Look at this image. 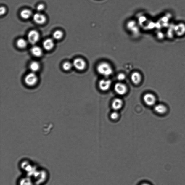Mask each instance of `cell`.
<instances>
[{
    "label": "cell",
    "mask_w": 185,
    "mask_h": 185,
    "mask_svg": "<svg viewBox=\"0 0 185 185\" xmlns=\"http://www.w3.org/2000/svg\"><path fill=\"white\" fill-rule=\"evenodd\" d=\"M96 70L99 74L106 77L110 76L113 72L112 65L106 61H102L98 63Z\"/></svg>",
    "instance_id": "cell-1"
},
{
    "label": "cell",
    "mask_w": 185,
    "mask_h": 185,
    "mask_svg": "<svg viewBox=\"0 0 185 185\" xmlns=\"http://www.w3.org/2000/svg\"><path fill=\"white\" fill-rule=\"evenodd\" d=\"M73 66L76 70L80 71H82L86 68V62L84 59L81 58L75 59L73 62Z\"/></svg>",
    "instance_id": "cell-2"
},
{
    "label": "cell",
    "mask_w": 185,
    "mask_h": 185,
    "mask_svg": "<svg viewBox=\"0 0 185 185\" xmlns=\"http://www.w3.org/2000/svg\"><path fill=\"white\" fill-rule=\"evenodd\" d=\"M40 34L36 30H31L28 34V41L32 45H35L40 40Z\"/></svg>",
    "instance_id": "cell-3"
},
{
    "label": "cell",
    "mask_w": 185,
    "mask_h": 185,
    "mask_svg": "<svg viewBox=\"0 0 185 185\" xmlns=\"http://www.w3.org/2000/svg\"><path fill=\"white\" fill-rule=\"evenodd\" d=\"M38 81V78L37 75L32 72L29 73L25 78V83L28 86H33L36 84Z\"/></svg>",
    "instance_id": "cell-4"
},
{
    "label": "cell",
    "mask_w": 185,
    "mask_h": 185,
    "mask_svg": "<svg viewBox=\"0 0 185 185\" xmlns=\"http://www.w3.org/2000/svg\"><path fill=\"white\" fill-rule=\"evenodd\" d=\"M144 102L147 105L153 106L155 105L156 102V98L154 95L150 93H147L144 96Z\"/></svg>",
    "instance_id": "cell-5"
},
{
    "label": "cell",
    "mask_w": 185,
    "mask_h": 185,
    "mask_svg": "<svg viewBox=\"0 0 185 185\" xmlns=\"http://www.w3.org/2000/svg\"><path fill=\"white\" fill-rule=\"evenodd\" d=\"M114 90L115 92L120 95L125 94L127 91V86L122 83H116L114 86Z\"/></svg>",
    "instance_id": "cell-6"
},
{
    "label": "cell",
    "mask_w": 185,
    "mask_h": 185,
    "mask_svg": "<svg viewBox=\"0 0 185 185\" xmlns=\"http://www.w3.org/2000/svg\"><path fill=\"white\" fill-rule=\"evenodd\" d=\"M33 20L36 23L42 25L46 22V18L44 15L41 13H36L33 16Z\"/></svg>",
    "instance_id": "cell-7"
},
{
    "label": "cell",
    "mask_w": 185,
    "mask_h": 185,
    "mask_svg": "<svg viewBox=\"0 0 185 185\" xmlns=\"http://www.w3.org/2000/svg\"><path fill=\"white\" fill-rule=\"evenodd\" d=\"M111 84L110 80L102 79L99 81V87L101 90L103 91H106L110 88Z\"/></svg>",
    "instance_id": "cell-8"
},
{
    "label": "cell",
    "mask_w": 185,
    "mask_h": 185,
    "mask_svg": "<svg viewBox=\"0 0 185 185\" xmlns=\"http://www.w3.org/2000/svg\"><path fill=\"white\" fill-rule=\"evenodd\" d=\"M154 110L157 113L160 115H164L168 111V108L164 104H158L155 105Z\"/></svg>",
    "instance_id": "cell-9"
},
{
    "label": "cell",
    "mask_w": 185,
    "mask_h": 185,
    "mask_svg": "<svg viewBox=\"0 0 185 185\" xmlns=\"http://www.w3.org/2000/svg\"><path fill=\"white\" fill-rule=\"evenodd\" d=\"M54 46L53 39L48 38L44 41L43 43V46L44 49L47 51H50L53 48Z\"/></svg>",
    "instance_id": "cell-10"
},
{
    "label": "cell",
    "mask_w": 185,
    "mask_h": 185,
    "mask_svg": "<svg viewBox=\"0 0 185 185\" xmlns=\"http://www.w3.org/2000/svg\"><path fill=\"white\" fill-rule=\"evenodd\" d=\"M131 79L134 84H138L141 81V74L138 72H134L131 75Z\"/></svg>",
    "instance_id": "cell-11"
},
{
    "label": "cell",
    "mask_w": 185,
    "mask_h": 185,
    "mask_svg": "<svg viewBox=\"0 0 185 185\" xmlns=\"http://www.w3.org/2000/svg\"><path fill=\"white\" fill-rule=\"evenodd\" d=\"M123 104V102L122 100L119 99H116L113 101L112 107L114 110H117L122 108Z\"/></svg>",
    "instance_id": "cell-12"
},
{
    "label": "cell",
    "mask_w": 185,
    "mask_h": 185,
    "mask_svg": "<svg viewBox=\"0 0 185 185\" xmlns=\"http://www.w3.org/2000/svg\"><path fill=\"white\" fill-rule=\"evenodd\" d=\"M31 52L34 56L37 57H41L43 54L42 49L40 47L37 46L32 47L31 49Z\"/></svg>",
    "instance_id": "cell-13"
},
{
    "label": "cell",
    "mask_w": 185,
    "mask_h": 185,
    "mask_svg": "<svg viewBox=\"0 0 185 185\" xmlns=\"http://www.w3.org/2000/svg\"><path fill=\"white\" fill-rule=\"evenodd\" d=\"M32 12L30 10L24 9L21 12V17L24 19H28L32 16Z\"/></svg>",
    "instance_id": "cell-14"
},
{
    "label": "cell",
    "mask_w": 185,
    "mask_h": 185,
    "mask_svg": "<svg viewBox=\"0 0 185 185\" xmlns=\"http://www.w3.org/2000/svg\"><path fill=\"white\" fill-rule=\"evenodd\" d=\"M27 41L23 38L19 39L16 42V45L18 47L21 49L25 48L27 46Z\"/></svg>",
    "instance_id": "cell-15"
},
{
    "label": "cell",
    "mask_w": 185,
    "mask_h": 185,
    "mask_svg": "<svg viewBox=\"0 0 185 185\" xmlns=\"http://www.w3.org/2000/svg\"><path fill=\"white\" fill-rule=\"evenodd\" d=\"M30 68L33 73L38 71L40 69V65L38 62L33 61L31 62L30 65Z\"/></svg>",
    "instance_id": "cell-16"
},
{
    "label": "cell",
    "mask_w": 185,
    "mask_h": 185,
    "mask_svg": "<svg viewBox=\"0 0 185 185\" xmlns=\"http://www.w3.org/2000/svg\"><path fill=\"white\" fill-rule=\"evenodd\" d=\"M63 32L59 30L56 31L54 33L53 36V38L55 40H60L63 37Z\"/></svg>",
    "instance_id": "cell-17"
},
{
    "label": "cell",
    "mask_w": 185,
    "mask_h": 185,
    "mask_svg": "<svg viewBox=\"0 0 185 185\" xmlns=\"http://www.w3.org/2000/svg\"><path fill=\"white\" fill-rule=\"evenodd\" d=\"M73 66V65L70 62H65L63 65V68L65 71H68L71 69Z\"/></svg>",
    "instance_id": "cell-18"
},
{
    "label": "cell",
    "mask_w": 185,
    "mask_h": 185,
    "mask_svg": "<svg viewBox=\"0 0 185 185\" xmlns=\"http://www.w3.org/2000/svg\"><path fill=\"white\" fill-rule=\"evenodd\" d=\"M117 79L119 81H123L126 78L125 74L123 73H120L118 74L117 76Z\"/></svg>",
    "instance_id": "cell-19"
},
{
    "label": "cell",
    "mask_w": 185,
    "mask_h": 185,
    "mask_svg": "<svg viewBox=\"0 0 185 185\" xmlns=\"http://www.w3.org/2000/svg\"><path fill=\"white\" fill-rule=\"evenodd\" d=\"M119 117V115L117 112H113L110 115V117L112 120H116Z\"/></svg>",
    "instance_id": "cell-20"
},
{
    "label": "cell",
    "mask_w": 185,
    "mask_h": 185,
    "mask_svg": "<svg viewBox=\"0 0 185 185\" xmlns=\"http://www.w3.org/2000/svg\"><path fill=\"white\" fill-rule=\"evenodd\" d=\"M44 9H45V6L42 4L38 5L37 7V11H42L44 10Z\"/></svg>",
    "instance_id": "cell-21"
},
{
    "label": "cell",
    "mask_w": 185,
    "mask_h": 185,
    "mask_svg": "<svg viewBox=\"0 0 185 185\" xmlns=\"http://www.w3.org/2000/svg\"><path fill=\"white\" fill-rule=\"evenodd\" d=\"M0 13H1V15H3L5 14L6 12V9L4 7H1V9H0Z\"/></svg>",
    "instance_id": "cell-22"
},
{
    "label": "cell",
    "mask_w": 185,
    "mask_h": 185,
    "mask_svg": "<svg viewBox=\"0 0 185 185\" xmlns=\"http://www.w3.org/2000/svg\"><path fill=\"white\" fill-rule=\"evenodd\" d=\"M141 185H150L149 184H148V183H145L142 184Z\"/></svg>",
    "instance_id": "cell-23"
}]
</instances>
